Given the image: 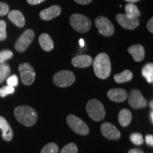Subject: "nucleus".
I'll return each instance as SVG.
<instances>
[{
	"mask_svg": "<svg viewBox=\"0 0 153 153\" xmlns=\"http://www.w3.org/2000/svg\"><path fill=\"white\" fill-rule=\"evenodd\" d=\"M116 21L118 24L122 26L123 28L128 30H133L136 28L139 25V19L134 18L130 19L126 16V14H118L116 17Z\"/></svg>",
	"mask_w": 153,
	"mask_h": 153,
	"instance_id": "9b49d317",
	"label": "nucleus"
},
{
	"mask_svg": "<svg viewBox=\"0 0 153 153\" xmlns=\"http://www.w3.org/2000/svg\"><path fill=\"white\" fill-rule=\"evenodd\" d=\"M92 0H74V1L79 4H88L91 2Z\"/></svg>",
	"mask_w": 153,
	"mask_h": 153,
	"instance_id": "c9c22d12",
	"label": "nucleus"
},
{
	"mask_svg": "<svg viewBox=\"0 0 153 153\" xmlns=\"http://www.w3.org/2000/svg\"><path fill=\"white\" fill-rule=\"evenodd\" d=\"M95 25L101 35L110 36H112L114 33V27L112 23L106 17H97L95 20Z\"/></svg>",
	"mask_w": 153,
	"mask_h": 153,
	"instance_id": "6e6552de",
	"label": "nucleus"
},
{
	"mask_svg": "<svg viewBox=\"0 0 153 153\" xmlns=\"http://www.w3.org/2000/svg\"><path fill=\"white\" fill-rule=\"evenodd\" d=\"M145 142L150 146H153V136L152 135H147L145 136Z\"/></svg>",
	"mask_w": 153,
	"mask_h": 153,
	"instance_id": "473e14b6",
	"label": "nucleus"
},
{
	"mask_svg": "<svg viewBox=\"0 0 153 153\" xmlns=\"http://www.w3.org/2000/svg\"><path fill=\"white\" fill-rule=\"evenodd\" d=\"M9 7L7 4L0 2V16H4L9 13Z\"/></svg>",
	"mask_w": 153,
	"mask_h": 153,
	"instance_id": "2f4dec72",
	"label": "nucleus"
},
{
	"mask_svg": "<svg viewBox=\"0 0 153 153\" xmlns=\"http://www.w3.org/2000/svg\"><path fill=\"white\" fill-rule=\"evenodd\" d=\"M93 63L92 57L87 55H81L74 57L72 60V64L76 68H85L91 65Z\"/></svg>",
	"mask_w": 153,
	"mask_h": 153,
	"instance_id": "4468645a",
	"label": "nucleus"
},
{
	"mask_svg": "<svg viewBox=\"0 0 153 153\" xmlns=\"http://www.w3.org/2000/svg\"><path fill=\"white\" fill-rule=\"evenodd\" d=\"M108 98L115 102H122L127 99L128 94L125 89H112L108 90L107 93Z\"/></svg>",
	"mask_w": 153,
	"mask_h": 153,
	"instance_id": "dca6fc26",
	"label": "nucleus"
},
{
	"mask_svg": "<svg viewBox=\"0 0 153 153\" xmlns=\"http://www.w3.org/2000/svg\"><path fill=\"white\" fill-rule=\"evenodd\" d=\"M128 153H144L143 150L139 148H134L131 149V150H129V152Z\"/></svg>",
	"mask_w": 153,
	"mask_h": 153,
	"instance_id": "e433bc0d",
	"label": "nucleus"
},
{
	"mask_svg": "<svg viewBox=\"0 0 153 153\" xmlns=\"http://www.w3.org/2000/svg\"><path fill=\"white\" fill-rule=\"evenodd\" d=\"M19 71L22 81L24 85L28 86L33 83L36 79V72L29 63L24 62L19 66Z\"/></svg>",
	"mask_w": 153,
	"mask_h": 153,
	"instance_id": "0eeeda50",
	"label": "nucleus"
},
{
	"mask_svg": "<svg viewBox=\"0 0 153 153\" xmlns=\"http://www.w3.org/2000/svg\"><path fill=\"white\" fill-rule=\"evenodd\" d=\"M13 57V53L9 50H4L0 51V64L4 63Z\"/></svg>",
	"mask_w": 153,
	"mask_h": 153,
	"instance_id": "cd10ccee",
	"label": "nucleus"
},
{
	"mask_svg": "<svg viewBox=\"0 0 153 153\" xmlns=\"http://www.w3.org/2000/svg\"><path fill=\"white\" fill-rule=\"evenodd\" d=\"M132 114L130 110L127 108H123L120 110L118 114V122L120 125L123 127H126L131 123Z\"/></svg>",
	"mask_w": 153,
	"mask_h": 153,
	"instance_id": "aec40b11",
	"label": "nucleus"
},
{
	"mask_svg": "<svg viewBox=\"0 0 153 153\" xmlns=\"http://www.w3.org/2000/svg\"><path fill=\"white\" fill-rule=\"evenodd\" d=\"M70 24L74 30L79 33H86L90 29V19L82 14H74L70 16Z\"/></svg>",
	"mask_w": 153,
	"mask_h": 153,
	"instance_id": "20e7f679",
	"label": "nucleus"
},
{
	"mask_svg": "<svg viewBox=\"0 0 153 153\" xmlns=\"http://www.w3.org/2000/svg\"><path fill=\"white\" fill-rule=\"evenodd\" d=\"M130 140H131L132 143H133L135 145H140L144 142L143 135L138 133H132L130 136Z\"/></svg>",
	"mask_w": 153,
	"mask_h": 153,
	"instance_id": "a878e982",
	"label": "nucleus"
},
{
	"mask_svg": "<svg viewBox=\"0 0 153 153\" xmlns=\"http://www.w3.org/2000/svg\"><path fill=\"white\" fill-rule=\"evenodd\" d=\"M10 72V66L8 64L5 62L0 64V83H2L8 77Z\"/></svg>",
	"mask_w": 153,
	"mask_h": 153,
	"instance_id": "b1692460",
	"label": "nucleus"
},
{
	"mask_svg": "<svg viewBox=\"0 0 153 153\" xmlns=\"http://www.w3.org/2000/svg\"><path fill=\"white\" fill-rule=\"evenodd\" d=\"M153 19L151 18L149 22H148V24H147V27H148V29L150 33H152L153 32Z\"/></svg>",
	"mask_w": 153,
	"mask_h": 153,
	"instance_id": "72a5a7b5",
	"label": "nucleus"
},
{
	"mask_svg": "<svg viewBox=\"0 0 153 153\" xmlns=\"http://www.w3.org/2000/svg\"><path fill=\"white\" fill-rule=\"evenodd\" d=\"M14 114L17 121L27 127L33 126L37 122V113L33 108L30 106H17L14 109Z\"/></svg>",
	"mask_w": 153,
	"mask_h": 153,
	"instance_id": "f257e3e1",
	"label": "nucleus"
},
{
	"mask_svg": "<svg viewBox=\"0 0 153 153\" xmlns=\"http://www.w3.org/2000/svg\"><path fill=\"white\" fill-rule=\"evenodd\" d=\"M126 15L130 19L139 18L140 16V11H139L138 8L133 3H128L126 5Z\"/></svg>",
	"mask_w": 153,
	"mask_h": 153,
	"instance_id": "412c9836",
	"label": "nucleus"
},
{
	"mask_svg": "<svg viewBox=\"0 0 153 153\" xmlns=\"http://www.w3.org/2000/svg\"><path fill=\"white\" fill-rule=\"evenodd\" d=\"M128 103L130 106L134 108H142L147 106V101L143 97L139 90L134 89L130 93L128 97Z\"/></svg>",
	"mask_w": 153,
	"mask_h": 153,
	"instance_id": "9d476101",
	"label": "nucleus"
},
{
	"mask_svg": "<svg viewBox=\"0 0 153 153\" xmlns=\"http://www.w3.org/2000/svg\"><path fill=\"white\" fill-rule=\"evenodd\" d=\"M15 89L14 87H10V86H4L0 89V97H5L6 96L11 94L14 92Z\"/></svg>",
	"mask_w": 153,
	"mask_h": 153,
	"instance_id": "c85d7f7f",
	"label": "nucleus"
},
{
	"mask_svg": "<svg viewBox=\"0 0 153 153\" xmlns=\"http://www.w3.org/2000/svg\"><path fill=\"white\" fill-rule=\"evenodd\" d=\"M79 43V45H80V46H81V47L85 46V41H84L83 38H80Z\"/></svg>",
	"mask_w": 153,
	"mask_h": 153,
	"instance_id": "4c0bfd02",
	"label": "nucleus"
},
{
	"mask_svg": "<svg viewBox=\"0 0 153 153\" xmlns=\"http://www.w3.org/2000/svg\"><path fill=\"white\" fill-rule=\"evenodd\" d=\"M0 129L1 130L3 140L5 141H11L14 137V132L11 128V127L9 125V123L7 122V120L5 119L3 116H0Z\"/></svg>",
	"mask_w": 153,
	"mask_h": 153,
	"instance_id": "ddd939ff",
	"label": "nucleus"
},
{
	"mask_svg": "<svg viewBox=\"0 0 153 153\" xmlns=\"http://www.w3.org/2000/svg\"><path fill=\"white\" fill-rule=\"evenodd\" d=\"M9 19L19 28L25 25V19L24 15L18 10H12L8 13Z\"/></svg>",
	"mask_w": 153,
	"mask_h": 153,
	"instance_id": "a211bd4d",
	"label": "nucleus"
},
{
	"mask_svg": "<svg viewBox=\"0 0 153 153\" xmlns=\"http://www.w3.org/2000/svg\"><path fill=\"white\" fill-rule=\"evenodd\" d=\"M142 74L145 79L149 83H152L153 82V64L148 63L143 67L142 70Z\"/></svg>",
	"mask_w": 153,
	"mask_h": 153,
	"instance_id": "5701e85b",
	"label": "nucleus"
},
{
	"mask_svg": "<svg viewBox=\"0 0 153 153\" xmlns=\"http://www.w3.org/2000/svg\"><path fill=\"white\" fill-rule=\"evenodd\" d=\"M39 43L42 49L45 51H52L54 47L53 40L51 39V36L47 33H42L39 37Z\"/></svg>",
	"mask_w": 153,
	"mask_h": 153,
	"instance_id": "6ab92c4d",
	"label": "nucleus"
},
{
	"mask_svg": "<svg viewBox=\"0 0 153 153\" xmlns=\"http://www.w3.org/2000/svg\"><path fill=\"white\" fill-rule=\"evenodd\" d=\"M94 71L99 79H106L111 71V65L109 57L106 53H99L93 61Z\"/></svg>",
	"mask_w": 153,
	"mask_h": 153,
	"instance_id": "f03ea898",
	"label": "nucleus"
},
{
	"mask_svg": "<svg viewBox=\"0 0 153 153\" xmlns=\"http://www.w3.org/2000/svg\"><path fill=\"white\" fill-rule=\"evenodd\" d=\"M45 1V0H27L28 3L29 4L31 5H36V4H41L43 1Z\"/></svg>",
	"mask_w": 153,
	"mask_h": 153,
	"instance_id": "f704fd0d",
	"label": "nucleus"
},
{
	"mask_svg": "<svg viewBox=\"0 0 153 153\" xmlns=\"http://www.w3.org/2000/svg\"><path fill=\"white\" fill-rule=\"evenodd\" d=\"M150 120H151V122H152V123H153V112H152V111H151V112H150Z\"/></svg>",
	"mask_w": 153,
	"mask_h": 153,
	"instance_id": "ea45409f",
	"label": "nucleus"
},
{
	"mask_svg": "<svg viewBox=\"0 0 153 153\" xmlns=\"http://www.w3.org/2000/svg\"><path fill=\"white\" fill-rule=\"evenodd\" d=\"M67 123L69 127L78 135H87L89 133L87 123L74 115H69L67 118Z\"/></svg>",
	"mask_w": 153,
	"mask_h": 153,
	"instance_id": "39448f33",
	"label": "nucleus"
},
{
	"mask_svg": "<svg viewBox=\"0 0 153 153\" xmlns=\"http://www.w3.org/2000/svg\"><path fill=\"white\" fill-rule=\"evenodd\" d=\"M34 38V32L31 29L25 30L15 44V48L19 52H24L28 48Z\"/></svg>",
	"mask_w": 153,
	"mask_h": 153,
	"instance_id": "1a4fd4ad",
	"label": "nucleus"
},
{
	"mask_svg": "<svg viewBox=\"0 0 153 153\" xmlns=\"http://www.w3.org/2000/svg\"><path fill=\"white\" fill-rule=\"evenodd\" d=\"M101 132L105 137L109 140H118L120 137V133L113 124L108 123H103L101 126Z\"/></svg>",
	"mask_w": 153,
	"mask_h": 153,
	"instance_id": "f8f14e48",
	"label": "nucleus"
},
{
	"mask_svg": "<svg viewBox=\"0 0 153 153\" xmlns=\"http://www.w3.org/2000/svg\"><path fill=\"white\" fill-rule=\"evenodd\" d=\"M132 78H133V73L128 70H126L123 72L114 75V80L117 83H124V82H129L132 79Z\"/></svg>",
	"mask_w": 153,
	"mask_h": 153,
	"instance_id": "4be33fe9",
	"label": "nucleus"
},
{
	"mask_svg": "<svg viewBox=\"0 0 153 153\" xmlns=\"http://www.w3.org/2000/svg\"><path fill=\"white\" fill-rule=\"evenodd\" d=\"M128 53L132 55L133 60L135 62H140L145 57V49L140 44H136L131 46L128 50Z\"/></svg>",
	"mask_w": 153,
	"mask_h": 153,
	"instance_id": "f3484780",
	"label": "nucleus"
},
{
	"mask_svg": "<svg viewBox=\"0 0 153 153\" xmlns=\"http://www.w3.org/2000/svg\"><path fill=\"white\" fill-rule=\"evenodd\" d=\"M150 108L152 109L153 108V101H151L150 102Z\"/></svg>",
	"mask_w": 153,
	"mask_h": 153,
	"instance_id": "a19ab883",
	"label": "nucleus"
},
{
	"mask_svg": "<svg viewBox=\"0 0 153 153\" xmlns=\"http://www.w3.org/2000/svg\"><path fill=\"white\" fill-rule=\"evenodd\" d=\"M78 148L73 143H69L60 150V153H77Z\"/></svg>",
	"mask_w": 153,
	"mask_h": 153,
	"instance_id": "bb28decb",
	"label": "nucleus"
},
{
	"mask_svg": "<svg viewBox=\"0 0 153 153\" xmlns=\"http://www.w3.org/2000/svg\"><path fill=\"white\" fill-rule=\"evenodd\" d=\"M75 81L74 73L69 70H61L53 76V82L57 87H68L71 86Z\"/></svg>",
	"mask_w": 153,
	"mask_h": 153,
	"instance_id": "423d86ee",
	"label": "nucleus"
},
{
	"mask_svg": "<svg viewBox=\"0 0 153 153\" xmlns=\"http://www.w3.org/2000/svg\"><path fill=\"white\" fill-rule=\"evenodd\" d=\"M86 110L89 117L95 121H100L104 119L106 116L104 105L97 99H91L88 101Z\"/></svg>",
	"mask_w": 153,
	"mask_h": 153,
	"instance_id": "7ed1b4c3",
	"label": "nucleus"
},
{
	"mask_svg": "<svg viewBox=\"0 0 153 153\" xmlns=\"http://www.w3.org/2000/svg\"><path fill=\"white\" fill-rule=\"evenodd\" d=\"M58 146L54 143H48L41 150V153H58Z\"/></svg>",
	"mask_w": 153,
	"mask_h": 153,
	"instance_id": "393cba45",
	"label": "nucleus"
},
{
	"mask_svg": "<svg viewBox=\"0 0 153 153\" xmlns=\"http://www.w3.org/2000/svg\"><path fill=\"white\" fill-rule=\"evenodd\" d=\"M7 24L4 20H0V41H4L7 38Z\"/></svg>",
	"mask_w": 153,
	"mask_h": 153,
	"instance_id": "c756f323",
	"label": "nucleus"
},
{
	"mask_svg": "<svg viewBox=\"0 0 153 153\" xmlns=\"http://www.w3.org/2000/svg\"><path fill=\"white\" fill-rule=\"evenodd\" d=\"M125 1H128L129 3H134V2H137V1H140V0H125Z\"/></svg>",
	"mask_w": 153,
	"mask_h": 153,
	"instance_id": "58836bf2",
	"label": "nucleus"
},
{
	"mask_svg": "<svg viewBox=\"0 0 153 153\" xmlns=\"http://www.w3.org/2000/svg\"><path fill=\"white\" fill-rule=\"evenodd\" d=\"M7 82L8 86H10V87H16L19 84L18 76H17L16 74H13V75L10 76L8 79H7Z\"/></svg>",
	"mask_w": 153,
	"mask_h": 153,
	"instance_id": "7c9ffc66",
	"label": "nucleus"
},
{
	"mask_svg": "<svg viewBox=\"0 0 153 153\" xmlns=\"http://www.w3.org/2000/svg\"><path fill=\"white\" fill-rule=\"evenodd\" d=\"M61 13V8L59 6L54 5L49 8L44 9L40 13V17L41 19L45 21H49L56 18Z\"/></svg>",
	"mask_w": 153,
	"mask_h": 153,
	"instance_id": "2eb2a0df",
	"label": "nucleus"
}]
</instances>
